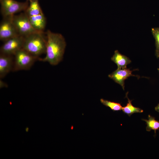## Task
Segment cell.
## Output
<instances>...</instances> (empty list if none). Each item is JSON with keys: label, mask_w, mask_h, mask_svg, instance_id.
Wrapping results in <instances>:
<instances>
[{"label": "cell", "mask_w": 159, "mask_h": 159, "mask_svg": "<svg viewBox=\"0 0 159 159\" xmlns=\"http://www.w3.org/2000/svg\"><path fill=\"white\" fill-rule=\"evenodd\" d=\"M46 56L39 60L47 62L52 65L58 64L62 59L66 44L63 36L49 30L46 32Z\"/></svg>", "instance_id": "obj_1"}, {"label": "cell", "mask_w": 159, "mask_h": 159, "mask_svg": "<svg viewBox=\"0 0 159 159\" xmlns=\"http://www.w3.org/2000/svg\"><path fill=\"white\" fill-rule=\"evenodd\" d=\"M43 33L36 32L24 37L23 49L39 58L41 55L45 54L47 39L44 38Z\"/></svg>", "instance_id": "obj_2"}, {"label": "cell", "mask_w": 159, "mask_h": 159, "mask_svg": "<svg viewBox=\"0 0 159 159\" xmlns=\"http://www.w3.org/2000/svg\"><path fill=\"white\" fill-rule=\"evenodd\" d=\"M13 70H28L39 58L30 54L22 48L14 55Z\"/></svg>", "instance_id": "obj_3"}, {"label": "cell", "mask_w": 159, "mask_h": 159, "mask_svg": "<svg viewBox=\"0 0 159 159\" xmlns=\"http://www.w3.org/2000/svg\"><path fill=\"white\" fill-rule=\"evenodd\" d=\"M13 21L19 35L25 37L38 32L32 27L24 11L19 14L13 15Z\"/></svg>", "instance_id": "obj_4"}, {"label": "cell", "mask_w": 159, "mask_h": 159, "mask_svg": "<svg viewBox=\"0 0 159 159\" xmlns=\"http://www.w3.org/2000/svg\"><path fill=\"white\" fill-rule=\"evenodd\" d=\"M1 13L3 17L13 16L15 14L25 11L29 5L28 1L19 2L14 0H0Z\"/></svg>", "instance_id": "obj_5"}, {"label": "cell", "mask_w": 159, "mask_h": 159, "mask_svg": "<svg viewBox=\"0 0 159 159\" xmlns=\"http://www.w3.org/2000/svg\"><path fill=\"white\" fill-rule=\"evenodd\" d=\"M13 16L3 17L0 24V39L5 42L19 35L13 21Z\"/></svg>", "instance_id": "obj_6"}, {"label": "cell", "mask_w": 159, "mask_h": 159, "mask_svg": "<svg viewBox=\"0 0 159 159\" xmlns=\"http://www.w3.org/2000/svg\"><path fill=\"white\" fill-rule=\"evenodd\" d=\"M24 37L18 35L5 42L0 48V53L14 55L23 48Z\"/></svg>", "instance_id": "obj_7"}, {"label": "cell", "mask_w": 159, "mask_h": 159, "mask_svg": "<svg viewBox=\"0 0 159 159\" xmlns=\"http://www.w3.org/2000/svg\"><path fill=\"white\" fill-rule=\"evenodd\" d=\"M13 55L0 53V78L4 77L10 71L13 70L14 58Z\"/></svg>", "instance_id": "obj_8"}, {"label": "cell", "mask_w": 159, "mask_h": 159, "mask_svg": "<svg viewBox=\"0 0 159 159\" xmlns=\"http://www.w3.org/2000/svg\"><path fill=\"white\" fill-rule=\"evenodd\" d=\"M132 71L127 68H117L112 73L108 75L110 79L119 84L124 89V81L130 76H135L132 74Z\"/></svg>", "instance_id": "obj_9"}, {"label": "cell", "mask_w": 159, "mask_h": 159, "mask_svg": "<svg viewBox=\"0 0 159 159\" xmlns=\"http://www.w3.org/2000/svg\"><path fill=\"white\" fill-rule=\"evenodd\" d=\"M28 17L32 25L36 31L44 32L46 25V19L43 13Z\"/></svg>", "instance_id": "obj_10"}, {"label": "cell", "mask_w": 159, "mask_h": 159, "mask_svg": "<svg viewBox=\"0 0 159 159\" xmlns=\"http://www.w3.org/2000/svg\"><path fill=\"white\" fill-rule=\"evenodd\" d=\"M111 59L116 64L117 68L120 69L127 68V65L131 62L128 57L120 54L117 50L115 51Z\"/></svg>", "instance_id": "obj_11"}, {"label": "cell", "mask_w": 159, "mask_h": 159, "mask_svg": "<svg viewBox=\"0 0 159 159\" xmlns=\"http://www.w3.org/2000/svg\"><path fill=\"white\" fill-rule=\"evenodd\" d=\"M24 11L28 16L37 15L43 13L38 0H30L29 6Z\"/></svg>", "instance_id": "obj_12"}, {"label": "cell", "mask_w": 159, "mask_h": 159, "mask_svg": "<svg viewBox=\"0 0 159 159\" xmlns=\"http://www.w3.org/2000/svg\"><path fill=\"white\" fill-rule=\"evenodd\" d=\"M127 93L128 92L126 93V97L128 99V103L126 106L122 107V110L123 112L129 116L134 113L143 112V110L139 108L135 107L132 105V101L128 97Z\"/></svg>", "instance_id": "obj_13"}, {"label": "cell", "mask_w": 159, "mask_h": 159, "mask_svg": "<svg viewBox=\"0 0 159 159\" xmlns=\"http://www.w3.org/2000/svg\"><path fill=\"white\" fill-rule=\"evenodd\" d=\"M142 120L145 121L147 124L146 130L150 131L152 130H154L155 134L156 130L159 129V121L150 115L148 116V120L142 119Z\"/></svg>", "instance_id": "obj_14"}, {"label": "cell", "mask_w": 159, "mask_h": 159, "mask_svg": "<svg viewBox=\"0 0 159 159\" xmlns=\"http://www.w3.org/2000/svg\"><path fill=\"white\" fill-rule=\"evenodd\" d=\"M100 102L104 105L110 108L113 111H118L122 110V107L119 103L111 102L101 98Z\"/></svg>", "instance_id": "obj_15"}, {"label": "cell", "mask_w": 159, "mask_h": 159, "mask_svg": "<svg viewBox=\"0 0 159 159\" xmlns=\"http://www.w3.org/2000/svg\"><path fill=\"white\" fill-rule=\"evenodd\" d=\"M152 34L155 40V55L157 58L159 57V27L152 28Z\"/></svg>", "instance_id": "obj_16"}, {"label": "cell", "mask_w": 159, "mask_h": 159, "mask_svg": "<svg viewBox=\"0 0 159 159\" xmlns=\"http://www.w3.org/2000/svg\"><path fill=\"white\" fill-rule=\"evenodd\" d=\"M7 85L1 80H0V88L3 87H7Z\"/></svg>", "instance_id": "obj_17"}, {"label": "cell", "mask_w": 159, "mask_h": 159, "mask_svg": "<svg viewBox=\"0 0 159 159\" xmlns=\"http://www.w3.org/2000/svg\"><path fill=\"white\" fill-rule=\"evenodd\" d=\"M155 110L159 113V103L155 108Z\"/></svg>", "instance_id": "obj_18"}, {"label": "cell", "mask_w": 159, "mask_h": 159, "mask_svg": "<svg viewBox=\"0 0 159 159\" xmlns=\"http://www.w3.org/2000/svg\"><path fill=\"white\" fill-rule=\"evenodd\" d=\"M29 128L28 127H26L25 129V130L26 132H28L29 131Z\"/></svg>", "instance_id": "obj_19"}, {"label": "cell", "mask_w": 159, "mask_h": 159, "mask_svg": "<svg viewBox=\"0 0 159 159\" xmlns=\"http://www.w3.org/2000/svg\"><path fill=\"white\" fill-rule=\"evenodd\" d=\"M158 71H159V68H158Z\"/></svg>", "instance_id": "obj_20"}, {"label": "cell", "mask_w": 159, "mask_h": 159, "mask_svg": "<svg viewBox=\"0 0 159 159\" xmlns=\"http://www.w3.org/2000/svg\"><path fill=\"white\" fill-rule=\"evenodd\" d=\"M27 0V1H28V0H29V1L30 0Z\"/></svg>", "instance_id": "obj_21"}]
</instances>
